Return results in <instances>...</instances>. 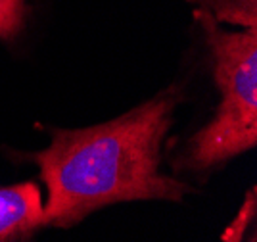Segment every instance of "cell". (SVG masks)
<instances>
[{
	"mask_svg": "<svg viewBox=\"0 0 257 242\" xmlns=\"http://www.w3.org/2000/svg\"><path fill=\"white\" fill-rule=\"evenodd\" d=\"M181 93L171 87L125 116L85 129H48L50 146L27 159L46 185L44 225L73 227L119 202H181L192 189L160 171L161 144Z\"/></svg>",
	"mask_w": 257,
	"mask_h": 242,
	"instance_id": "1",
	"label": "cell"
},
{
	"mask_svg": "<svg viewBox=\"0 0 257 242\" xmlns=\"http://www.w3.org/2000/svg\"><path fill=\"white\" fill-rule=\"evenodd\" d=\"M194 16L211 48L221 102L213 119L190 138L179 168L207 173L257 142V29L225 31L207 12Z\"/></svg>",
	"mask_w": 257,
	"mask_h": 242,
	"instance_id": "2",
	"label": "cell"
},
{
	"mask_svg": "<svg viewBox=\"0 0 257 242\" xmlns=\"http://www.w3.org/2000/svg\"><path fill=\"white\" fill-rule=\"evenodd\" d=\"M43 227L44 200L35 183L0 185V242H33Z\"/></svg>",
	"mask_w": 257,
	"mask_h": 242,
	"instance_id": "3",
	"label": "cell"
},
{
	"mask_svg": "<svg viewBox=\"0 0 257 242\" xmlns=\"http://www.w3.org/2000/svg\"><path fill=\"white\" fill-rule=\"evenodd\" d=\"M215 21H230L246 29H257V0H192Z\"/></svg>",
	"mask_w": 257,
	"mask_h": 242,
	"instance_id": "4",
	"label": "cell"
},
{
	"mask_svg": "<svg viewBox=\"0 0 257 242\" xmlns=\"http://www.w3.org/2000/svg\"><path fill=\"white\" fill-rule=\"evenodd\" d=\"M25 2L27 0H0V39H16L25 20Z\"/></svg>",
	"mask_w": 257,
	"mask_h": 242,
	"instance_id": "5",
	"label": "cell"
},
{
	"mask_svg": "<svg viewBox=\"0 0 257 242\" xmlns=\"http://www.w3.org/2000/svg\"><path fill=\"white\" fill-rule=\"evenodd\" d=\"M253 217H255V189L249 190L247 200L244 202V206H242L240 213L236 215V219L230 223V227L226 229L225 242H242L247 223L253 221Z\"/></svg>",
	"mask_w": 257,
	"mask_h": 242,
	"instance_id": "6",
	"label": "cell"
}]
</instances>
